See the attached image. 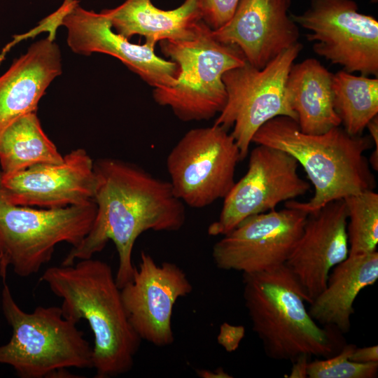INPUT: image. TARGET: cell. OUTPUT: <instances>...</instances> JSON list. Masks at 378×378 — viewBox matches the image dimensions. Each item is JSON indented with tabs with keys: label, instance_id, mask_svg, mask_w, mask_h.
Wrapping results in <instances>:
<instances>
[{
	"label": "cell",
	"instance_id": "1",
	"mask_svg": "<svg viewBox=\"0 0 378 378\" xmlns=\"http://www.w3.org/2000/svg\"><path fill=\"white\" fill-rule=\"evenodd\" d=\"M97 213L92 227L80 244L72 247L62 262L70 265L101 252L109 241L118 255L115 274L119 288L132 278L135 266L132 251L144 232H175L186 219L184 203L169 183L143 168L114 158L94 162Z\"/></svg>",
	"mask_w": 378,
	"mask_h": 378
},
{
	"label": "cell",
	"instance_id": "2",
	"mask_svg": "<svg viewBox=\"0 0 378 378\" xmlns=\"http://www.w3.org/2000/svg\"><path fill=\"white\" fill-rule=\"evenodd\" d=\"M40 281L62 300L64 318L85 320L94 336L95 378H112L130 372L141 339L132 327L111 266L100 260L82 259L52 266Z\"/></svg>",
	"mask_w": 378,
	"mask_h": 378
},
{
	"label": "cell",
	"instance_id": "3",
	"mask_svg": "<svg viewBox=\"0 0 378 378\" xmlns=\"http://www.w3.org/2000/svg\"><path fill=\"white\" fill-rule=\"evenodd\" d=\"M252 142L292 155L313 184L314 195L309 201H286V208L311 214L332 201L375 187L374 176L365 156L373 144L370 136L351 135L340 126L322 134H306L295 120L278 116L262 125Z\"/></svg>",
	"mask_w": 378,
	"mask_h": 378
},
{
	"label": "cell",
	"instance_id": "4",
	"mask_svg": "<svg viewBox=\"0 0 378 378\" xmlns=\"http://www.w3.org/2000/svg\"><path fill=\"white\" fill-rule=\"evenodd\" d=\"M242 283L253 331L270 358L290 362L301 355L326 358L346 344L339 330L313 319L300 285L285 264L242 273Z\"/></svg>",
	"mask_w": 378,
	"mask_h": 378
},
{
	"label": "cell",
	"instance_id": "5",
	"mask_svg": "<svg viewBox=\"0 0 378 378\" xmlns=\"http://www.w3.org/2000/svg\"><path fill=\"white\" fill-rule=\"evenodd\" d=\"M1 302L12 335L0 346V364L10 366L20 378L59 377L71 375L69 368H92V347L60 307L38 306L26 312L6 281Z\"/></svg>",
	"mask_w": 378,
	"mask_h": 378
},
{
	"label": "cell",
	"instance_id": "6",
	"mask_svg": "<svg viewBox=\"0 0 378 378\" xmlns=\"http://www.w3.org/2000/svg\"><path fill=\"white\" fill-rule=\"evenodd\" d=\"M159 43L179 73L174 86L153 88L154 101L183 122L208 120L219 114L227 101L223 74L246 62L240 50L216 40L203 20L192 38Z\"/></svg>",
	"mask_w": 378,
	"mask_h": 378
},
{
	"label": "cell",
	"instance_id": "7",
	"mask_svg": "<svg viewBox=\"0 0 378 378\" xmlns=\"http://www.w3.org/2000/svg\"><path fill=\"white\" fill-rule=\"evenodd\" d=\"M97 213L93 200L61 209H41L10 202L0 189V276L8 268L19 276L38 272L60 243L80 244Z\"/></svg>",
	"mask_w": 378,
	"mask_h": 378
},
{
	"label": "cell",
	"instance_id": "8",
	"mask_svg": "<svg viewBox=\"0 0 378 378\" xmlns=\"http://www.w3.org/2000/svg\"><path fill=\"white\" fill-rule=\"evenodd\" d=\"M302 48L300 43L295 44L262 69L246 61L223 74L227 101L214 125L226 130L232 127L230 134L239 147L241 160L248 155L254 134L267 121L287 116L297 122L286 85Z\"/></svg>",
	"mask_w": 378,
	"mask_h": 378
},
{
	"label": "cell",
	"instance_id": "9",
	"mask_svg": "<svg viewBox=\"0 0 378 378\" xmlns=\"http://www.w3.org/2000/svg\"><path fill=\"white\" fill-rule=\"evenodd\" d=\"M239 147L227 130L213 125L188 131L169 153L166 167L176 195L192 208L224 199L234 181Z\"/></svg>",
	"mask_w": 378,
	"mask_h": 378
},
{
	"label": "cell",
	"instance_id": "10",
	"mask_svg": "<svg viewBox=\"0 0 378 378\" xmlns=\"http://www.w3.org/2000/svg\"><path fill=\"white\" fill-rule=\"evenodd\" d=\"M310 31L313 50L349 73L378 75V21L358 11L353 0H312L304 13L291 15Z\"/></svg>",
	"mask_w": 378,
	"mask_h": 378
},
{
	"label": "cell",
	"instance_id": "11",
	"mask_svg": "<svg viewBox=\"0 0 378 378\" xmlns=\"http://www.w3.org/2000/svg\"><path fill=\"white\" fill-rule=\"evenodd\" d=\"M248 161L246 173L225 197L218 220L208 227L209 235L223 236L245 218L274 210L311 188L298 173V161L282 150L257 144Z\"/></svg>",
	"mask_w": 378,
	"mask_h": 378
},
{
	"label": "cell",
	"instance_id": "12",
	"mask_svg": "<svg viewBox=\"0 0 378 378\" xmlns=\"http://www.w3.org/2000/svg\"><path fill=\"white\" fill-rule=\"evenodd\" d=\"M307 216L303 211L286 207L245 218L214 245L216 266L251 273L285 264Z\"/></svg>",
	"mask_w": 378,
	"mask_h": 378
},
{
	"label": "cell",
	"instance_id": "13",
	"mask_svg": "<svg viewBox=\"0 0 378 378\" xmlns=\"http://www.w3.org/2000/svg\"><path fill=\"white\" fill-rule=\"evenodd\" d=\"M192 285L177 265L158 264L141 251L133 275L121 288L129 320L141 340L159 346L174 342L172 318L176 300L188 295Z\"/></svg>",
	"mask_w": 378,
	"mask_h": 378
},
{
	"label": "cell",
	"instance_id": "14",
	"mask_svg": "<svg viewBox=\"0 0 378 378\" xmlns=\"http://www.w3.org/2000/svg\"><path fill=\"white\" fill-rule=\"evenodd\" d=\"M94 162L83 148L63 156L59 163H44L13 174L0 172V189L16 205L61 209L93 200Z\"/></svg>",
	"mask_w": 378,
	"mask_h": 378
},
{
	"label": "cell",
	"instance_id": "15",
	"mask_svg": "<svg viewBox=\"0 0 378 378\" xmlns=\"http://www.w3.org/2000/svg\"><path fill=\"white\" fill-rule=\"evenodd\" d=\"M67 31L66 43L76 54L103 53L120 60L153 88L176 84L179 69L170 59L159 57L147 43L136 44L115 32L108 17L76 4L62 19Z\"/></svg>",
	"mask_w": 378,
	"mask_h": 378
},
{
	"label": "cell",
	"instance_id": "16",
	"mask_svg": "<svg viewBox=\"0 0 378 378\" xmlns=\"http://www.w3.org/2000/svg\"><path fill=\"white\" fill-rule=\"evenodd\" d=\"M348 212L344 199L308 214L302 234L285 262L309 304L323 290L329 274L349 253Z\"/></svg>",
	"mask_w": 378,
	"mask_h": 378
},
{
	"label": "cell",
	"instance_id": "17",
	"mask_svg": "<svg viewBox=\"0 0 378 378\" xmlns=\"http://www.w3.org/2000/svg\"><path fill=\"white\" fill-rule=\"evenodd\" d=\"M290 4V0H239L230 20L212 34L262 69L298 43L299 28L288 14Z\"/></svg>",
	"mask_w": 378,
	"mask_h": 378
},
{
	"label": "cell",
	"instance_id": "18",
	"mask_svg": "<svg viewBox=\"0 0 378 378\" xmlns=\"http://www.w3.org/2000/svg\"><path fill=\"white\" fill-rule=\"evenodd\" d=\"M62 73L60 48L50 35L13 59L0 76V136L20 117L37 111L46 90Z\"/></svg>",
	"mask_w": 378,
	"mask_h": 378
},
{
	"label": "cell",
	"instance_id": "19",
	"mask_svg": "<svg viewBox=\"0 0 378 378\" xmlns=\"http://www.w3.org/2000/svg\"><path fill=\"white\" fill-rule=\"evenodd\" d=\"M109 19L113 30L130 40L139 35L155 48L165 40L192 38L203 18V0H185L171 10L155 6L151 0H125L113 8L101 10Z\"/></svg>",
	"mask_w": 378,
	"mask_h": 378
},
{
	"label": "cell",
	"instance_id": "20",
	"mask_svg": "<svg viewBox=\"0 0 378 378\" xmlns=\"http://www.w3.org/2000/svg\"><path fill=\"white\" fill-rule=\"evenodd\" d=\"M378 279V253L349 255L330 271L326 287L309 304L313 319L342 334L349 331L359 293Z\"/></svg>",
	"mask_w": 378,
	"mask_h": 378
},
{
	"label": "cell",
	"instance_id": "21",
	"mask_svg": "<svg viewBox=\"0 0 378 378\" xmlns=\"http://www.w3.org/2000/svg\"><path fill=\"white\" fill-rule=\"evenodd\" d=\"M332 78V74L316 59L293 64L286 94L302 132L318 134L341 125L333 104Z\"/></svg>",
	"mask_w": 378,
	"mask_h": 378
},
{
	"label": "cell",
	"instance_id": "22",
	"mask_svg": "<svg viewBox=\"0 0 378 378\" xmlns=\"http://www.w3.org/2000/svg\"><path fill=\"white\" fill-rule=\"evenodd\" d=\"M63 156L43 131L37 111L20 117L0 136V172L5 174L59 163Z\"/></svg>",
	"mask_w": 378,
	"mask_h": 378
},
{
	"label": "cell",
	"instance_id": "23",
	"mask_svg": "<svg viewBox=\"0 0 378 378\" xmlns=\"http://www.w3.org/2000/svg\"><path fill=\"white\" fill-rule=\"evenodd\" d=\"M333 104L344 129L361 135L378 113V78L356 76L344 70L332 74Z\"/></svg>",
	"mask_w": 378,
	"mask_h": 378
},
{
	"label": "cell",
	"instance_id": "24",
	"mask_svg": "<svg viewBox=\"0 0 378 378\" xmlns=\"http://www.w3.org/2000/svg\"><path fill=\"white\" fill-rule=\"evenodd\" d=\"M348 220L349 255L377 251L378 244V194L366 190L344 198Z\"/></svg>",
	"mask_w": 378,
	"mask_h": 378
},
{
	"label": "cell",
	"instance_id": "25",
	"mask_svg": "<svg viewBox=\"0 0 378 378\" xmlns=\"http://www.w3.org/2000/svg\"><path fill=\"white\" fill-rule=\"evenodd\" d=\"M356 346L345 344L335 355L309 361L307 377L309 378H375L378 374V362L358 363L349 357Z\"/></svg>",
	"mask_w": 378,
	"mask_h": 378
},
{
	"label": "cell",
	"instance_id": "26",
	"mask_svg": "<svg viewBox=\"0 0 378 378\" xmlns=\"http://www.w3.org/2000/svg\"><path fill=\"white\" fill-rule=\"evenodd\" d=\"M239 0H203L202 20L212 30L227 22L232 16Z\"/></svg>",
	"mask_w": 378,
	"mask_h": 378
},
{
	"label": "cell",
	"instance_id": "27",
	"mask_svg": "<svg viewBox=\"0 0 378 378\" xmlns=\"http://www.w3.org/2000/svg\"><path fill=\"white\" fill-rule=\"evenodd\" d=\"M244 335V326L223 323L220 327L217 341L226 351L231 353L238 349Z\"/></svg>",
	"mask_w": 378,
	"mask_h": 378
},
{
	"label": "cell",
	"instance_id": "28",
	"mask_svg": "<svg viewBox=\"0 0 378 378\" xmlns=\"http://www.w3.org/2000/svg\"><path fill=\"white\" fill-rule=\"evenodd\" d=\"M349 358L358 363L378 362V346L377 345L361 348L356 346Z\"/></svg>",
	"mask_w": 378,
	"mask_h": 378
},
{
	"label": "cell",
	"instance_id": "29",
	"mask_svg": "<svg viewBox=\"0 0 378 378\" xmlns=\"http://www.w3.org/2000/svg\"><path fill=\"white\" fill-rule=\"evenodd\" d=\"M310 358L307 355H301L293 361V366L288 377L305 378L307 377L308 365Z\"/></svg>",
	"mask_w": 378,
	"mask_h": 378
},
{
	"label": "cell",
	"instance_id": "30",
	"mask_svg": "<svg viewBox=\"0 0 378 378\" xmlns=\"http://www.w3.org/2000/svg\"><path fill=\"white\" fill-rule=\"evenodd\" d=\"M196 374L201 378H230V376L223 368H218L215 370L198 369Z\"/></svg>",
	"mask_w": 378,
	"mask_h": 378
},
{
	"label": "cell",
	"instance_id": "31",
	"mask_svg": "<svg viewBox=\"0 0 378 378\" xmlns=\"http://www.w3.org/2000/svg\"><path fill=\"white\" fill-rule=\"evenodd\" d=\"M6 55V54H5V53H4L2 52L0 53V64L4 59Z\"/></svg>",
	"mask_w": 378,
	"mask_h": 378
},
{
	"label": "cell",
	"instance_id": "32",
	"mask_svg": "<svg viewBox=\"0 0 378 378\" xmlns=\"http://www.w3.org/2000/svg\"><path fill=\"white\" fill-rule=\"evenodd\" d=\"M373 2H377V0H372Z\"/></svg>",
	"mask_w": 378,
	"mask_h": 378
}]
</instances>
